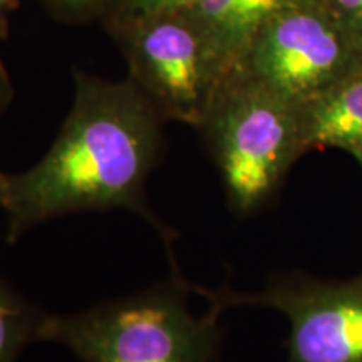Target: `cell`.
<instances>
[{"label":"cell","instance_id":"8992f818","mask_svg":"<svg viewBox=\"0 0 362 362\" xmlns=\"http://www.w3.org/2000/svg\"><path fill=\"white\" fill-rule=\"evenodd\" d=\"M225 310L240 305L274 309L287 317V362H362V274L319 280L302 272L275 275L260 292L198 287Z\"/></svg>","mask_w":362,"mask_h":362},{"label":"cell","instance_id":"7a4b0ae2","mask_svg":"<svg viewBox=\"0 0 362 362\" xmlns=\"http://www.w3.org/2000/svg\"><path fill=\"white\" fill-rule=\"evenodd\" d=\"M193 291L180 267L171 265L168 279L144 291L51 314L42 342L66 347L79 362H218L225 309L205 297V314H193Z\"/></svg>","mask_w":362,"mask_h":362},{"label":"cell","instance_id":"4fadbf2b","mask_svg":"<svg viewBox=\"0 0 362 362\" xmlns=\"http://www.w3.org/2000/svg\"><path fill=\"white\" fill-rule=\"evenodd\" d=\"M13 98V86L11 81V76L4 66V62L0 61V117L6 115V111L11 106Z\"/></svg>","mask_w":362,"mask_h":362},{"label":"cell","instance_id":"3957f363","mask_svg":"<svg viewBox=\"0 0 362 362\" xmlns=\"http://www.w3.org/2000/svg\"><path fill=\"white\" fill-rule=\"evenodd\" d=\"M194 129L215 163L226 205L237 216L269 205L307 153L302 107L242 69L221 81Z\"/></svg>","mask_w":362,"mask_h":362},{"label":"cell","instance_id":"52a82bcc","mask_svg":"<svg viewBox=\"0 0 362 362\" xmlns=\"http://www.w3.org/2000/svg\"><path fill=\"white\" fill-rule=\"evenodd\" d=\"M297 0H197L192 12L205 30L226 71L243 64L260 29Z\"/></svg>","mask_w":362,"mask_h":362},{"label":"cell","instance_id":"9c48e42d","mask_svg":"<svg viewBox=\"0 0 362 362\" xmlns=\"http://www.w3.org/2000/svg\"><path fill=\"white\" fill-rule=\"evenodd\" d=\"M49 315L0 274V362H17L30 344L42 342Z\"/></svg>","mask_w":362,"mask_h":362},{"label":"cell","instance_id":"277c9868","mask_svg":"<svg viewBox=\"0 0 362 362\" xmlns=\"http://www.w3.org/2000/svg\"><path fill=\"white\" fill-rule=\"evenodd\" d=\"M128 78L166 121L197 128L230 74L192 8L107 17Z\"/></svg>","mask_w":362,"mask_h":362},{"label":"cell","instance_id":"7c38bea8","mask_svg":"<svg viewBox=\"0 0 362 362\" xmlns=\"http://www.w3.org/2000/svg\"><path fill=\"white\" fill-rule=\"evenodd\" d=\"M59 13L71 19H89L106 16L111 0H45Z\"/></svg>","mask_w":362,"mask_h":362},{"label":"cell","instance_id":"30bf717a","mask_svg":"<svg viewBox=\"0 0 362 362\" xmlns=\"http://www.w3.org/2000/svg\"><path fill=\"white\" fill-rule=\"evenodd\" d=\"M197 0H111L107 17L138 16V13L158 12V11H176V8L192 7Z\"/></svg>","mask_w":362,"mask_h":362},{"label":"cell","instance_id":"5b68a950","mask_svg":"<svg viewBox=\"0 0 362 362\" xmlns=\"http://www.w3.org/2000/svg\"><path fill=\"white\" fill-rule=\"evenodd\" d=\"M240 69L304 106L362 69V49L325 0H297L262 27Z\"/></svg>","mask_w":362,"mask_h":362},{"label":"cell","instance_id":"9a60e30c","mask_svg":"<svg viewBox=\"0 0 362 362\" xmlns=\"http://www.w3.org/2000/svg\"><path fill=\"white\" fill-rule=\"evenodd\" d=\"M6 192H7V175L0 171V208H4V202H6Z\"/></svg>","mask_w":362,"mask_h":362},{"label":"cell","instance_id":"8fae6325","mask_svg":"<svg viewBox=\"0 0 362 362\" xmlns=\"http://www.w3.org/2000/svg\"><path fill=\"white\" fill-rule=\"evenodd\" d=\"M325 4L362 49V0H325Z\"/></svg>","mask_w":362,"mask_h":362},{"label":"cell","instance_id":"6da1fadb","mask_svg":"<svg viewBox=\"0 0 362 362\" xmlns=\"http://www.w3.org/2000/svg\"><path fill=\"white\" fill-rule=\"evenodd\" d=\"M165 123L129 78L110 81L76 69L72 106L51 148L29 170L7 175V242L61 216L126 210L151 225L171 265L178 264V232L160 218L146 194L149 176L166 153Z\"/></svg>","mask_w":362,"mask_h":362},{"label":"cell","instance_id":"ba28073f","mask_svg":"<svg viewBox=\"0 0 362 362\" xmlns=\"http://www.w3.org/2000/svg\"><path fill=\"white\" fill-rule=\"evenodd\" d=\"M300 107L305 151L339 148L351 153L362 144V69Z\"/></svg>","mask_w":362,"mask_h":362},{"label":"cell","instance_id":"2e32d148","mask_svg":"<svg viewBox=\"0 0 362 362\" xmlns=\"http://www.w3.org/2000/svg\"><path fill=\"white\" fill-rule=\"evenodd\" d=\"M349 155L356 158V161L359 163V166L362 168V144H361V146H357V148L352 149V151L349 153Z\"/></svg>","mask_w":362,"mask_h":362},{"label":"cell","instance_id":"5bb4252c","mask_svg":"<svg viewBox=\"0 0 362 362\" xmlns=\"http://www.w3.org/2000/svg\"><path fill=\"white\" fill-rule=\"evenodd\" d=\"M17 0H0V39L7 35V17L6 13L16 6Z\"/></svg>","mask_w":362,"mask_h":362}]
</instances>
